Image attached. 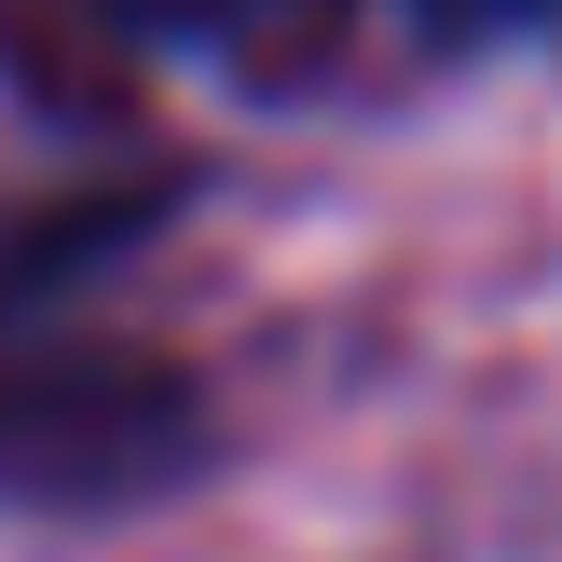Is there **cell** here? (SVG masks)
Listing matches in <instances>:
<instances>
[{
    "mask_svg": "<svg viewBox=\"0 0 562 562\" xmlns=\"http://www.w3.org/2000/svg\"><path fill=\"white\" fill-rule=\"evenodd\" d=\"M206 453V398L165 357L55 344L0 357V494L14 508H137Z\"/></svg>",
    "mask_w": 562,
    "mask_h": 562,
    "instance_id": "6da1fadb",
    "label": "cell"
},
{
    "mask_svg": "<svg viewBox=\"0 0 562 562\" xmlns=\"http://www.w3.org/2000/svg\"><path fill=\"white\" fill-rule=\"evenodd\" d=\"M97 27L124 42H165V55H234V69H289V55L344 42L357 14H426V27H494L521 0H82Z\"/></svg>",
    "mask_w": 562,
    "mask_h": 562,
    "instance_id": "7a4b0ae2",
    "label": "cell"
}]
</instances>
